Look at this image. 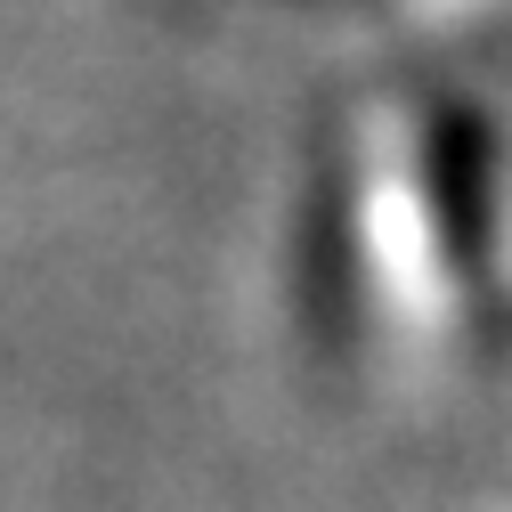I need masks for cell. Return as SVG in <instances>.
<instances>
[{
	"mask_svg": "<svg viewBox=\"0 0 512 512\" xmlns=\"http://www.w3.org/2000/svg\"><path fill=\"white\" fill-rule=\"evenodd\" d=\"M431 212H439V236H447V261L480 269L488 261L496 187H488V131L464 106H447L439 131H431Z\"/></svg>",
	"mask_w": 512,
	"mask_h": 512,
	"instance_id": "1",
	"label": "cell"
}]
</instances>
